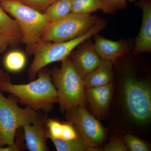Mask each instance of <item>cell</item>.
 <instances>
[{
    "instance_id": "8992f818",
    "label": "cell",
    "mask_w": 151,
    "mask_h": 151,
    "mask_svg": "<svg viewBox=\"0 0 151 151\" xmlns=\"http://www.w3.org/2000/svg\"><path fill=\"white\" fill-rule=\"evenodd\" d=\"M100 19L91 14L70 12L59 20L50 23L42 34V40L62 42L71 40L87 32Z\"/></svg>"
},
{
    "instance_id": "ac0fdd59",
    "label": "cell",
    "mask_w": 151,
    "mask_h": 151,
    "mask_svg": "<svg viewBox=\"0 0 151 151\" xmlns=\"http://www.w3.org/2000/svg\"><path fill=\"white\" fill-rule=\"evenodd\" d=\"M26 63V57L23 52L19 50L9 52L5 56L4 66L9 71L17 72L21 70Z\"/></svg>"
},
{
    "instance_id": "8fae6325",
    "label": "cell",
    "mask_w": 151,
    "mask_h": 151,
    "mask_svg": "<svg viewBox=\"0 0 151 151\" xmlns=\"http://www.w3.org/2000/svg\"><path fill=\"white\" fill-rule=\"evenodd\" d=\"M138 5L142 11V20L135 42L134 53L136 55L151 51V0H141Z\"/></svg>"
},
{
    "instance_id": "9a60e30c",
    "label": "cell",
    "mask_w": 151,
    "mask_h": 151,
    "mask_svg": "<svg viewBox=\"0 0 151 151\" xmlns=\"http://www.w3.org/2000/svg\"><path fill=\"white\" fill-rule=\"evenodd\" d=\"M113 65L111 61L102 60L100 65L83 79L85 89L111 83L113 78Z\"/></svg>"
},
{
    "instance_id": "9c48e42d",
    "label": "cell",
    "mask_w": 151,
    "mask_h": 151,
    "mask_svg": "<svg viewBox=\"0 0 151 151\" xmlns=\"http://www.w3.org/2000/svg\"><path fill=\"white\" fill-rule=\"evenodd\" d=\"M71 52L70 59L79 75L84 79L101 63L102 59L97 54L94 43L89 39L81 42Z\"/></svg>"
},
{
    "instance_id": "5b68a950",
    "label": "cell",
    "mask_w": 151,
    "mask_h": 151,
    "mask_svg": "<svg viewBox=\"0 0 151 151\" xmlns=\"http://www.w3.org/2000/svg\"><path fill=\"white\" fill-rule=\"evenodd\" d=\"M48 118L47 113L22 108L12 97L7 98L0 91V146H11L18 129L27 124H35Z\"/></svg>"
},
{
    "instance_id": "4fadbf2b",
    "label": "cell",
    "mask_w": 151,
    "mask_h": 151,
    "mask_svg": "<svg viewBox=\"0 0 151 151\" xmlns=\"http://www.w3.org/2000/svg\"><path fill=\"white\" fill-rule=\"evenodd\" d=\"M112 83L86 88L85 89L86 103L95 115L103 116L108 110L113 93Z\"/></svg>"
},
{
    "instance_id": "7a4b0ae2",
    "label": "cell",
    "mask_w": 151,
    "mask_h": 151,
    "mask_svg": "<svg viewBox=\"0 0 151 151\" xmlns=\"http://www.w3.org/2000/svg\"><path fill=\"white\" fill-rule=\"evenodd\" d=\"M1 5L16 22L21 33L22 43L26 45V52L30 55L35 47L42 41V36L50 22L43 13L18 0H1Z\"/></svg>"
},
{
    "instance_id": "44dd1931",
    "label": "cell",
    "mask_w": 151,
    "mask_h": 151,
    "mask_svg": "<svg viewBox=\"0 0 151 151\" xmlns=\"http://www.w3.org/2000/svg\"><path fill=\"white\" fill-rule=\"evenodd\" d=\"M134 0H102L103 4V12L106 14H114L119 10L124 9L127 7V1Z\"/></svg>"
},
{
    "instance_id": "2e32d148",
    "label": "cell",
    "mask_w": 151,
    "mask_h": 151,
    "mask_svg": "<svg viewBox=\"0 0 151 151\" xmlns=\"http://www.w3.org/2000/svg\"><path fill=\"white\" fill-rule=\"evenodd\" d=\"M73 0H57L44 12L50 23L59 20L71 12Z\"/></svg>"
},
{
    "instance_id": "277c9868",
    "label": "cell",
    "mask_w": 151,
    "mask_h": 151,
    "mask_svg": "<svg viewBox=\"0 0 151 151\" xmlns=\"http://www.w3.org/2000/svg\"><path fill=\"white\" fill-rule=\"evenodd\" d=\"M52 80L57 92L62 113L75 106L87 105L84 81L76 70L70 58L62 61L60 68L50 70Z\"/></svg>"
},
{
    "instance_id": "cb8c5ba5",
    "label": "cell",
    "mask_w": 151,
    "mask_h": 151,
    "mask_svg": "<svg viewBox=\"0 0 151 151\" xmlns=\"http://www.w3.org/2000/svg\"><path fill=\"white\" fill-rule=\"evenodd\" d=\"M24 4L43 13L47 7L57 0H18Z\"/></svg>"
},
{
    "instance_id": "3957f363",
    "label": "cell",
    "mask_w": 151,
    "mask_h": 151,
    "mask_svg": "<svg viewBox=\"0 0 151 151\" xmlns=\"http://www.w3.org/2000/svg\"><path fill=\"white\" fill-rule=\"evenodd\" d=\"M106 25V21L100 19L87 32L71 40L62 42H42L31 53L30 55H34V58L28 72L29 80H33L38 72L47 65L57 61L62 62L81 42L98 34Z\"/></svg>"
},
{
    "instance_id": "e0dca14e",
    "label": "cell",
    "mask_w": 151,
    "mask_h": 151,
    "mask_svg": "<svg viewBox=\"0 0 151 151\" xmlns=\"http://www.w3.org/2000/svg\"><path fill=\"white\" fill-rule=\"evenodd\" d=\"M47 138L51 140L58 151H88V147L81 137L72 140H67L51 136H47Z\"/></svg>"
},
{
    "instance_id": "6da1fadb",
    "label": "cell",
    "mask_w": 151,
    "mask_h": 151,
    "mask_svg": "<svg viewBox=\"0 0 151 151\" xmlns=\"http://www.w3.org/2000/svg\"><path fill=\"white\" fill-rule=\"evenodd\" d=\"M38 78L26 84H13L8 73L0 76V91L13 96L17 102L35 111L47 113L58 103L57 92L52 80L50 70L42 68Z\"/></svg>"
},
{
    "instance_id": "52a82bcc",
    "label": "cell",
    "mask_w": 151,
    "mask_h": 151,
    "mask_svg": "<svg viewBox=\"0 0 151 151\" xmlns=\"http://www.w3.org/2000/svg\"><path fill=\"white\" fill-rule=\"evenodd\" d=\"M124 100L130 116L138 124L147 123L151 117L150 84L129 76L124 81Z\"/></svg>"
},
{
    "instance_id": "5bb4252c",
    "label": "cell",
    "mask_w": 151,
    "mask_h": 151,
    "mask_svg": "<svg viewBox=\"0 0 151 151\" xmlns=\"http://www.w3.org/2000/svg\"><path fill=\"white\" fill-rule=\"evenodd\" d=\"M0 38L11 47H17L22 43L19 28L15 20L3 9L1 0H0Z\"/></svg>"
},
{
    "instance_id": "603a6c76",
    "label": "cell",
    "mask_w": 151,
    "mask_h": 151,
    "mask_svg": "<svg viewBox=\"0 0 151 151\" xmlns=\"http://www.w3.org/2000/svg\"><path fill=\"white\" fill-rule=\"evenodd\" d=\"M94 151H127L124 140L118 136H115L103 148L98 147Z\"/></svg>"
},
{
    "instance_id": "30bf717a",
    "label": "cell",
    "mask_w": 151,
    "mask_h": 151,
    "mask_svg": "<svg viewBox=\"0 0 151 151\" xmlns=\"http://www.w3.org/2000/svg\"><path fill=\"white\" fill-rule=\"evenodd\" d=\"M94 48L102 60L116 62L132 48L129 42L126 40L115 41L107 39L99 35H94Z\"/></svg>"
},
{
    "instance_id": "ffe728a7",
    "label": "cell",
    "mask_w": 151,
    "mask_h": 151,
    "mask_svg": "<svg viewBox=\"0 0 151 151\" xmlns=\"http://www.w3.org/2000/svg\"><path fill=\"white\" fill-rule=\"evenodd\" d=\"M123 140L128 151L150 150L149 146L145 141L134 135L131 134L125 135Z\"/></svg>"
},
{
    "instance_id": "ba28073f",
    "label": "cell",
    "mask_w": 151,
    "mask_h": 151,
    "mask_svg": "<svg viewBox=\"0 0 151 151\" xmlns=\"http://www.w3.org/2000/svg\"><path fill=\"white\" fill-rule=\"evenodd\" d=\"M65 113L67 122L75 127L88 147V151H94L103 144L106 137L105 129L85 107L75 106Z\"/></svg>"
},
{
    "instance_id": "484cf974",
    "label": "cell",
    "mask_w": 151,
    "mask_h": 151,
    "mask_svg": "<svg viewBox=\"0 0 151 151\" xmlns=\"http://www.w3.org/2000/svg\"><path fill=\"white\" fill-rule=\"evenodd\" d=\"M7 45L0 38V54L3 53L5 51L7 47ZM4 72L3 70L0 68V76L2 75Z\"/></svg>"
},
{
    "instance_id": "d6986e66",
    "label": "cell",
    "mask_w": 151,
    "mask_h": 151,
    "mask_svg": "<svg viewBox=\"0 0 151 151\" xmlns=\"http://www.w3.org/2000/svg\"><path fill=\"white\" fill-rule=\"evenodd\" d=\"M104 9L102 0H73L71 12L91 14L93 12Z\"/></svg>"
},
{
    "instance_id": "d4e9b609",
    "label": "cell",
    "mask_w": 151,
    "mask_h": 151,
    "mask_svg": "<svg viewBox=\"0 0 151 151\" xmlns=\"http://www.w3.org/2000/svg\"><path fill=\"white\" fill-rule=\"evenodd\" d=\"M80 137L81 136L73 124L68 122L63 123V129L60 138L67 140H72Z\"/></svg>"
},
{
    "instance_id": "7402d4cb",
    "label": "cell",
    "mask_w": 151,
    "mask_h": 151,
    "mask_svg": "<svg viewBox=\"0 0 151 151\" xmlns=\"http://www.w3.org/2000/svg\"><path fill=\"white\" fill-rule=\"evenodd\" d=\"M47 129V137L51 136L55 138H61L63 129V123L55 119L48 118L46 123Z\"/></svg>"
},
{
    "instance_id": "7c38bea8",
    "label": "cell",
    "mask_w": 151,
    "mask_h": 151,
    "mask_svg": "<svg viewBox=\"0 0 151 151\" xmlns=\"http://www.w3.org/2000/svg\"><path fill=\"white\" fill-rule=\"evenodd\" d=\"M48 118L35 123L24 125L22 128L26 148L30 151H49L47 145L46 123Z\"/></svg>"
}]
</instances>
